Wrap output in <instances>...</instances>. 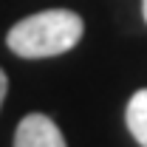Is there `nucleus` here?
<instances>
[{
	"label": "nucleus",
	"mask_w": 147,
	"mask_h": 147,
	"mask_svg": "<svg viewBox=\"0 0 147 147\" xmlns=\"http://www.w3.org/2000/svg\"><path fill=\"white\" fill-rule=\"evenodd\" d=\"M85 34L82 17L71 9H45L14 23L6 34V45L23 59H45L71 51Z\"/></svg>",
	"instance_id": "1"
},
{
	"label": "nucleus",
	"mask_w": 147,
	"mask_h": 147,
	"mask_svg": "<svg viewBox=\"0 0 147 147\" xmlns=\"http://www.w3.org/2000/svg\"><path fill=\"white\" fill-rule=\"evenodd\" d=\"M14 147H68V144L54 119H48L45 113H28L17 125Z\"/></svg>",
	"instance_id": "2"
},
{
	"label": "nucleus",
	"mask_w": 147,
	"mask_h": 147,
	"mask_svg": "<svg viewBox=\"0 0 147 147\" xmlns=\"http://www.w3.org/2000/svg\"><path fill=\"white\" fill-rule=\"evenodd\" d=\"M142 14H144V23H147V0H142Z\"/></svg>",
	"instance_id": "5"
},
{
	"label": "nucleus",
	"mask_w": 147,
	"mask_h": 147,
	"mask_svg": "<svg viewBox=\"0 0 147 147\" xmlns=\"http://www.w3.org/2000/svg\"><path fill=\"white\" fill-rule=\"evenodd\" d=\"M6 91H9V79H6L3 68H0V108H3V99H6Z\"/></svg>",
	"instance_id": "4"
},
{
	"label": "nucleus",
	"mask_w": 147,
	"mask_h": 147,
	"mask_svg": "<svg viewBox=\"0 0 147 147\" xmlns=\"http://www.w3.org/2000/svg\"><path fill=\"white\" fill-rule=\"evenodd\" d=\"M125 122H127L130 136L142 147H147V88H142L130 96L127 110H125Z\"/></svg>",
	"instance_id": "3"
}]
</instances>
